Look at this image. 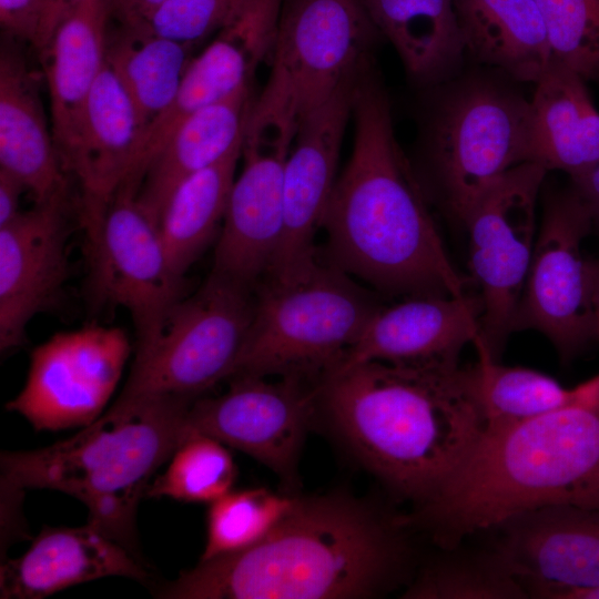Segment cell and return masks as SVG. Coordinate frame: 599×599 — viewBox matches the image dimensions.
<instances>
[{
  "label": "cell",
  "mask_w": 599,
  "mask_h": 599,
  "mask_svg": "<svg viewBox=\"0 0 599 599\" xmlns=\"http://www.w3.org/2000/svg\"><path fill=\"white\" fill-rule=\"evenodd\" d=\"M354 143L322 227L329 262L390 294H466L395 135L390 103L368 59L354 92Z\"/></svg>",
  "instance_id": "obj_1"
},
{
  "label": "cell",
  "mask_w": 599,
  "mask_h": 599,
  "mask_svg": "<svg viewBox=\"0 0 599 599\" xmlns=\"http://www.w3.org/2000/svg\"><path fill=\"white\" fill-rule=\"evenodd\" d=\"M406 517L342 494L296 497L256 545L199 564L163 586L165 599L372 598L410 558Z\"/></svg>",
  "instance_id": "obj_2"
},
{
  "label": "cell",
  "mask_w": 599,
  "mask_h": 599,
  "mask_svg": "<svg viewBox=\"0 0 599 599\" xmlns=\"http://www.w3.org/2000/svg\"><path fill=\"white\" fill-rule=\"evenodd\" d=\"M459 367L367 362L319 385L318 403L344 443L415 507L446 484L485 428Z\"/></svg>",
  "instance_id": "obj_3"
},
{
  "label": "cell",
  "mask_w": 599,
  "mask_h": 599,
  "mask_svg": "<svg viewBox=\"0 0 599 599\" xmlns=\"http://www.w3.org/2000/svg\"><path fill=\"white\" fill-rule=\"evenodd\" d=\"M556 505L599 507V392L484 432L464 463L407 516L439 548Z\"/></svg>",
  "instance_id": "obj_4"
},
{
  "label": "cell",
  "mask_w": 599,
  "mask_h": 599,
  "mask_svg": "<svg viewBox=\"0 0 599 599\" xmlns=\"http://www.w3.org/2000/svg\"><path fill=\"white\" fill-rule=\"evenodd\" d=\"M192 402L119 399L74 436L33 450L3 451L2 491L52 489L83 502L88 522L139 559L136 509L155 471L186 439Z\"/></svg>",
  "instance_id": "obj_5"
},
{
  "label": "cell",
  "mask_w": 599,
  "mask_h": 599,
  "mask_svg": "<svg viewBox=\"0 0 599 599\" xmlns=\"http://www.w3.org/2000/svg\"><path fill=\"white\" fill-rule=\"evenodd\" d=\"M380 305L318 256L284 278H264L231 378L294 376L321 384L342 363ZM227 379V380H229Z\"/></svg>",
  "instance_id": "obj_6"
},
{
  "label": "cell",
  "mask_w": 599,
  "mask_h": 599,
  "mask_svg": "<svg viewBox=\"0 0 599 599\" xmlns=\"http://www.w3.org/2000/svg\"><path fill=\"white\" fill-rule=\"evenodd\" d=\"M443 84L424 140L443 202L461 221L505 173L529 162L530 102L485 75Z\"/></svg>",
  "instance_id": "obj_7"
},
{
  "label": "cell",
  "mask_w": 599,
  "mask_h": 599,
  "mask_svg": "<svg viewBox=\"0 0 599 599\" xmlns=\"http://www.w3.org/2000/svg\"><path fill=\"white\" fill-rule=\"evenodd\" d=\"M255 288L211 271L160 327L136 343L119 399L173 397L193 402L227 380L246 341Z\"/></svg>",
  "instance_id": "obj_8"
},
{
  "label": "cell",
  "mask_w": 599,
  "mask_h": 599,
  "mask_svg": "<svg viewBox=\"0 0 599 599\" xmlns=\"http://www.w3.org/2000/svg\"><path fill=\"white\" fill-rule=\"evenodd\" d=\"M291 110L263 90L244 132L243 169L235 177L219 233L212 272L255 287L268 273L283 232V185L297 130Z\"/></svg>",
  "instance_id": "obj_9"
},
{
  "label": "cell",
  "mask_w": 599,
  "mask_h": 599,
  "mask_svg": "<svg viewBox=\"0 0 599 599\" xmlns=\"http://www.w3.org/2000/svg\"><path fill=\"white\" fill-rule=\"evenodd\" d=\"M546 174L535 162L515 166L460 221L468 233L469 268L481 304L476 342L495 358L514 332L537 237V207Z\"/></svg>",
  "instance_id": "obj_10"
},
{
  "label": "cell",
  "mask_w": 599,
  "mask_h": 599,
  "mask_svg": "<svg viewBox=\"0 0 599 599\" xmlns=\"http://www.w3.org/2000/svg\"><path fill=\"white\" fill-rule=\"evenodd\" d=\"M136 184L124 182L97 230L84 236L91 306L126 309L139 343L186 295V282L171 265L155 222L136 201Z\"/></svg>",
  "instance_id": "obj_11"
},
{
  "label": "cell",
  "mask_w": 599,
  "mask_h": 599,
  "mask_svg": "<svg viewBox=\"0 0 599 599\" xmlns=\"http://www.w3.org/2000/svg\"><path fill=\"white\" fill-rule=\"evenodd\" d=\"M378 34L365 0H284L265 89L300 124L369 59Z\"/></svg>",
  "instance_id": "obj_12"
},
{
  "label": "cell",
  "mask_w": 599,
  "mask_h": 599,
  "mask_svg": "<svg viewBox=\"0 0 599 599\" xmlns=\"http://www.w3.org/2000/svg\"><path fill=\"white\" fill-rule=\"evenodd\" d=\"M130 354L120 327L92 323L55 333L32 349L27 380L6 408L37 430L85 427L103 414Z\"/></svg>",
  "instance_id": "obj_13"
},
{
  "label": "cell",
  "mask_w": 599,
  "mask_h": 599,
  "mask_svg": "<svg viewBox=\"0 0 599 599\" xmlns=\"http://www.w3.org/2000/svg\"><path fill=\"white\" fill-rule=\"evenodd\" d=\"M592 223L573 187L547 199L515 317L514 331L539 332L564 359L596 339L587 260L581 253Z\"/></svg>",
  "instance_id": "obj_14"
},
{
  "label": "cell",
  "mask_w": 599,
  "mask_h": 599,
  "mask_svg": "<svg viewBox=\"0 0 599 599\" xmlns=\"http://www.w3.org/2000/svg\"><path fill=\"white\" fill-rule=\"evenodd\" d=\"M229 382L225 393L201 396L190 404L186 438H214L295 484L321 384L294 376H241Z\"/></svg>",
  "instance_id": "obj_15"
},
{
  "label": "cell",
  "mask_w": 599,
  "mask_h": 599,
  "mask_svg": "<svg viewBox=\"0 0 599 599\" xmlns=\"http://www.w3.org/2000/svg\"><path fill=\"white\" fill-rule=\"evenodd\" d=\"M359 70L297 126L284 169L282 237L264 278L287 277L317 257L314 236L337 180Z\"/></svg>",
  "instance_id": "obj_16"
},
{
  "label": "cell",
  "mask_w": 599,
  "mask_h": 599,
  "mask_svg": "<svg viewBox=\"0 0 599 599\" xmlns=\"http://www.w3.org/2000/svg\"><path fill=\"white\" fill-rule=\"evenodd\" d=\"M69 193L0 226V348L20 347L28 323L58 304L69 277Z\"/></svg>",
  "instance_id": "obj_17"
},
{
  "label": "cell",
  "mask_w": 599,
  "mask_h": 599,
  "mask_svg": "<svg viewBox=\"0 0 599 599\" xmlns=\"http://www.w3.org/2000/svg\"><path fill=\"white\" fill-rule=\"evenodd\" d=\"M491 546L529 598L560 599L599 586V507L556 505L509 518Z\"/></svg>",
  "instance_id": "obj_18"
},
{
  "label": "cell",
  "mask_w": 599,
  "mask_h": 599,
  "mask_svg": "<svg viewBox=\"0 0 599 599\" xmlns=\"http://www.w3.org/2000/svg\"><path fill=\"white\" fill-rule=\"evenodd\" d=\"M480 301L468 293L409 295L380 305L333 373L367 362L457 366L465 346L480 337Z\"/></svg>",
  "instance_id": "obj_19"
},
{
  "label": "cell",
  "mask_w": 599,
  "mask_h": 599,
  "mask_svg": "<svg viewBox=\"0 0 599 599\" xmlns=\"http://www.w3.org/2000/svg\"><path fill=\"white\" fill-rule=\"evenodd\" d=\"M141 138L133 103L105 62L91 90L81 140L68 172L81 187L79 221L84 234L99 226L115 192L132 180Z\"/></svg>",
  "instance_id": "obj_20"
},
{
  "label": "cell",
  "mask_w": 599,
  "mask_h": 599,
  "mask_svg": "<svg viewBox=\"0 0 599 599\" xmlns=\"http://www.w3.org/2000/svg\"><path fill=\"white\" fill-rule=\"evenodd\" d=\"M148 576L141 559L89 522L45 527L22 556L1 564L0 598L41 599L95 579Z\"/></svg>",
  "instance_id": "obj_21"
},
{
  "label": "cell",
  "mask_w": 599,
  "mask_h": 599,
  "mask_svg": "<svg viewBox=\"0 0 599 599\" xmlns=\"http://www.w3.org/2000/svg\"><path fill=\"white\" fill-rule=\"evenodd\" d=\"M108 0H85L57 26L39 52L50 95L51 130L68 174L77 153L91 90L105 63Z\"/></svg>",
  "instance_id": "obj_22"
},
{
  "label": "cell",
  "mask_w": 599,
  "mask_h": 599,
  "mask_svg": "<svg viewBox=\"0 0 599 599\" xmlns=\"http://www.w3.org/2000/svg\"><path fill=\"white\" fill-rule=\"evenodd\" d=\"M0 53V169L19 179L34 203L69 193L67 173L43 110L37 74L16 40Z\"/></svg>",
  "instance_id": "obj_23"
},
{
  "label": "cell",
  "mask_w": 599,
  "mask_h": 599,
  "mask_svg": "<svg viewBox=\"0 0 599 599\" xmlns=\"http://www.w3.org/2000/svg\"><path fill=\"white\" fill-rule=\"evenodd\" d=\"M586 79L552 62L534 83L530 102L529 162L570 177L599 163V110Z\"/></svg>",
  "instance_id": "obj_24"
},
{
  "label": "cell",
  "mask_w": 599,
  "mask_h": 599,
  "mask_svg": "<svg viewBox=\"0 0 599 599\" xmlns=\"http://www.w3.org/2000/svg\"><path fill=\"white\" fill-rule=\"evenodd\" d=\"M255 99L250 84L197 110L149 162L136 201L155 224L167 199L184 179L219 161L244 138Z\"/></svg>",
  "instance_id": "obj_25"
},
{
  "label": "cell",
  "mask_w": 599,
  "mask_h": 599,
  "mask_svg": "<svg viewBox=\"0 0 599 599\" xmlns=\"http://www.w3.org/2000/svg\"><path fill=\"white\" fill-rule=\"evenodd\" d=\"M466 55L535 83L552 63L536 0H454Z\"/></svg>",
  "instance_id": "obj_26"
},
{
  "label": "cell",
  "mask_w": 599,
  "mask_h": 599,
  "mask_svg": "<svg viewBox=\"0 0 599 599\" xmlns=\"http://www.w3.org/2000/svg\"><path fill=\"white\" fill-rule=\"evenodd\" d=\"M379 34L423 87L451 80L466 55L454 0H365Z\"/></svg>",
  "instance_id": "obj_27"
},
{
  "label": "cell",
  "mask_w": 599,
  "mask_h": 599,
  "mask_svg": "<svg viewBox=\"0 0 599 599\" xmlns=\"http://www.w3.org/2000/svg\"><path fill=\"white\" fill-rule=\"evenodd\" d=\"M474 346L477 359L460 366L459 375L485 428L526 422L599 392V374L575 387H565L537 369L501 364L478 342Z\"/></svg>",
  "instance_id": "obj_28"
},
{
  "label": "cell",
  "mask_w": 599,
  "mask_h": 599,
  "mask_svg": "<svg viewBox=\"0 0 599 599\" xmlns=\"http://www.w3.org/2000/svg\"><path fill=\"white\" fill-rule=\"evenodd\" d=\"M192 48L142 23L116 22L113 29L109 24L105 62L131 99L142 135L174 99Z\"/></svg>",
  "instance_id": "obj_29"
},
{
  "label": "cell",
  "mask_w": 599,
  "mask_h": 599,
  "mask_svg": "<svg viewBox=\"0 0 599 599\" xmlns=\"http://www.w3.org/2000/svg\"><path fill=\"white\" fill-rule=\"evenodd\" d=\"M243 140L215 163L184 179L158 216L160 238L180 275H185L221 230Z\"/></svg>",
  "instance_id": "obj_30"
},
{
  "label": "cell",
  "mask_w": 599,
  "mask_h": 599,
  "mask_svg": "<svg viewBox=\"0 0 599 599\" xmlns=\"http://www.w3.org/2000/svg\"><path fill=\"white\" fill-rule=\"evenodd\" d=\"M414 577L407 599H528L529 595L506 560L487 548H440Z\"/></svg>",
  "instance_id": "obj_31"
},
{
  "label": "cell",
  "mask_w": 599,
  "mask_h": 599,
  "mask_svg": "<svg viewBox=\"0 0 599 599\" xmlns=\"http://www.w3.org/2000/svg\"><path fill=\"white\" fill-rule=\"evenodd\" d=\"M296 497L266 488L231 490L210 504L200 561L247 549L264 539L288 514Z\"/></svg>",
  "instance_id": "obj_32"
},
{
  "label": "cell",
  "mask_w": 599,
  "mask_h": 599,
  "mask_svg": "<svg viewBox=\"0 0 599 599\" xmlns=\"http://www.w3.org/2000/svg\"><path fill=\"white\" fill-rule=\"evenodd\" d=\"M169 461L145 496L211 504L231 491L236 479L237 469L225 445L207 436H190Z\"/></svg>",
  "instance_id": "obj_33"
},
{
  "label": "cell",
  "mask_w": 599,
  "mask_h": 599,
  "mask_svg": "<svg viewBox=\"0 0 599 599\" xmlns=\"http://www.w3.org/2000/svg\"><path fill=\"white\" fill-rule=\"evenodd\" d=\"M552 62L599 80V0H536Z\"/></svg>",
  "instance_id": "obj_34"
},
{
  "label": "cell",
  "mask_w": 599,
  "mask_h": 599,
  "mask_svg": "<svg viewBox=\"0 0 599 599\" xmlns=\"http://www.w3.org/2000/svg\"><path fill=\"white\" fill-rule=\"evenodd\" d=\"M235 2L166 0L141 23L161 37L194 47L214 35Z\"/></svg>",
  "instance_id": "obj_35"
},
{
  "label": "cell",
  "mask_w": 599,
  "mask_h": 599,
  "mask_svg": "<svg viewBox=\"0 0 599 599\" xmlns=\"http://www.w3.org/2000/svg\"><path fill=\"white\" fill-rule=\"evenodd\" d=\"M47 0H0V26L6 37L40 52L47 44Z\"/></svg>",
  "instance_id": "obj_36"
},
{
  "label": "cell",
  "mask_w": 599,
  "mask_h": 599,
  "mask_svg": "<svg viewBox=\"0 0 599 599\" xmlns=\"http://www.w3.org/2000/svg\"><path fill=\"white\" fill-rule=\"evenodd\" d=\"M26 191L19 179L0 169V226L9 224L22 212L20 197Z\"/></svg>",
  "instance_id": "obj_37"
},
{
  "label": "cell",
  "mask_w": 599,
  "mask_h": 599,
  "mask_svg": "<svg viewBox=\"0 0 599 599\" xmlns=\"http://www.w3.org/2000/svg\"><path fill=\"white\" fill-rule=\"evenodd\" d=\"M166 0H108L111 19L121 23H141Z\"/></svg>",
  "instance_id": "obj_38"
},
{
  "label": "cell",
  "mask_w": 599,
  "mask_h": 599,
  "mask_svg": "<svg viewBox=\"0 0 599 599\" xmlns=\"http://www.w3.org/2000/svg\"><path fill=\"white\" fill-rule=\"evenodd\" d=\"M572 187L588 206L593 222L599 223V163L589 171L571 177Z\"/></svg>",
  "instance_id": "obj_39"
},
{
  "label": "cell",
  "mask_w": 599,
  "mask_h": 599,
  "mask_svg": "<svg viewBox=\"0 0 599 599\" xmlns=\"http://www.w3.org/2000/svg\"><path fill=\"white\" fill-rule=\"evenodd\" d=\"M85 0H47V38L50 40L59 22L78 4ZM48 43V42H47ZM47 45V44H45Z\"/></svg>",
  "instance_id": "obj_40"
},
{
  "label": "cell",
  "mask_w": 599,
  "mask_h": 599,
  "mask_svg": "<svg viewBox=\"0 0 599 599\" xmlns=\"http://www.w3.org/2000/svg\"><path fill=\"white\" fill-rule=\"evenodd\" d=\"M589 294L595 317L596 339H599V258L586 262Z\"/></svg>",
  "instance_id": "obj_41"
},
{
  "label": "cell",
  "mask_w": 599,
  "mask_h": 599,
  "mask_svg": "<svg viewBox=\"0 0 599 599\" xmlns=\"http://www.w3.org/2000/svg\"><path fill=\"white\" fill-rule=\"evenodd\" d=\"M560 599H599V586L588 589L568 591L564 593Z\"/></svg>",
  "instance_id": "obj_42"
}]
</instances>
